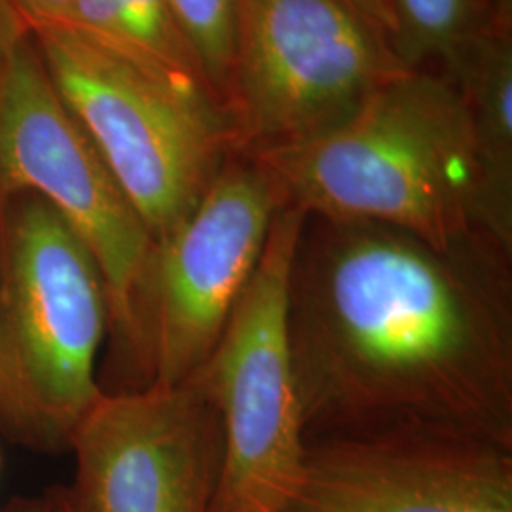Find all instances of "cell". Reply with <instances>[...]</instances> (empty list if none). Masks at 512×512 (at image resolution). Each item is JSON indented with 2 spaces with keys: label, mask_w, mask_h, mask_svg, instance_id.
<instances>
[{
  "label": "cell",
  "mask_w": 512,
  "mask_h": 512,
  "mask_svg": "<svg viewBox=\"0 0 512 512\" xmlns=\"http://www.w3.org/2000/svg\"><path fill=\"white\" fill-rule=\"evenodd\" d=\"M306 440L440 431L512 446V249L306 215L289 270Z\"/></svg>",
  "instance_id": "obj_1"
},
{
  "label": "cell",
  "mask_w": 512,
  "mask_h": 512,
  "mask_svg": "<svg viewBox=\"0 0 512 512\" xmlns=\"http://www.w3.org/2000/svg\"><path fill=\"white\" fill-rule=\"evenodd\" d=\"M249 156L304 215L378 222L439 249L478 238L512 249L495 236L473 126L442 69H404L340 126Z\"/></svg>",
  "instance_id": "obj_2"
},
{
  "label": "cell",
  "mask_w": 512,
  "mask_h": 512,
  "mask_svg": "<svg viewBox=\"0 0 512 512\" xmlns=\"http://www.w3.org/2000/svg\"><path fill=\"white\" fill-rule=\"evenodd\" d=\"M109 294L84 241L33 196L0 202V423L44 450L69 448L101 395Z\"/></svg>",
  "instance_id": "obj_3"
},
{
  "label": "cell",
  "mask_w": 512,
  "mask_h": 512,
  "mask_svg": "<svg viewBox=\"0 0 512 512\" xmlns=\"http://www.w3.org/2000/svg\"><path fill=\"white\" fill-rule=\"evenodd\" d=\"M63 103L158 243L200 203L234 148L219 103L55 23L27 29Z\"/></svg>",
  "instance_id": "obj_4"
},
{
  "label": "cell",
  "mask_w": 512,
  "mask_h": 512,
  "mask_svg": "<svg viewBox=\"0 0 512 512\" xmlns=\"http://www.w3.org/2000/svg\"><path fill=\"white\" fill-rule=\"evenodd\" d=\"M14 196L42 200L90 249L109 294L110 334L147 385L156 241L25 35L0 63V202Z\"/></svg>",
  "instance_id": "obj_5"
},
{
  "label": "cell",
  "mask_w": 512,
  "mask_h": 512,
  "mask_svg": "<svg viewBox=\"0 0 512 512\" xmlns=\"http://www.w3.org/2000/svg\"><path fill=\"white\" fill-rule=\"evenodd\" d=\"M306 215L281 207L264 253L194 378L215 404L224 454L213 512H281L306 454L289 340V270Z\"/></svg>",
  "instance_id": "obj_6"
},
{
  "label": "cell",
  "mask_w": 512,
  "mask_h": 512,
  "mask_svg": "<svg viewBox=\"0 0 512 512\" xmlns=\"http://www.w3.org/2000/svg\"><path fill=\"white\" fill-rule=\"evenodd\" d=\"M401 71L389 42L340 0H238L224 105L234 148L315 139Z\"/></svg>",
  "instance_id": "obj_7"
},
{
  "label": "cell",
  "mask_w": 512,
  "mask_h": 512,
  "mask_svg": "<svg viewBox=\"0 0 512 512\" xmlns=\"http://www.w3.org/2000/svg\"><path fill=\"white\" fill-rule=\"evenodd\" d=\"M281 207L266 167L232 152L194 211L156 243L147 289L148 384H181L205 363Z\"/></svg>",
  "instance_id": "obj_8"
},
{
  "label": "cell",
  "mask_w": 512,
  "mask_h": 512,
  "mask_svg": "<svg viewBox=\"0 0 512 512\" xmlns=\"http://www.w3.org/2000/svg\"><path fill=\"white\" fill-rule=\"evenodd\" d=\"M80 512H213L224 437L220 416L190 376L101 395L69 440Z\"/></svg>",
  "instance_id": "obj_9"
},
{
  "label": "cell",
  "mask_w": 512,
  "mask_h": 512,
  "mask_svg": "<svg viewBox=\"0 0 512 512\" xmlns=\"http://www.w3.org/2000/svg\"><path fill=\"white\" fill-rule=\"evenodd\" d=\"M281 512H512V446L440 431L308 439Z\"/></svg>",
  "instance_id": "obj_10"
},
{
  "label": "cell",
  "mask_w": 512,
  "mask_h": 512,
  "mask_svg": "<svg viewBox=\"0 0 512 512\" xmlns=\"http://www.w3.org/2000/svg\"><path fill=\"white\" fill-rule=\"evenodd\" d=\"M440 69L473 126L495 236L512 247V29L467 44Z\"/></svg>",
  "instance_id": "obj_11"
},
{
  "label": "cell",
  "mask_w": 512,
  "mask_h": 512,
  "mask_svg": "<svg viewBox=\"0 0 512 512\" xmlns=\"http://www.w3.org/2000/svg\"><path fill=\"white\" fill-rule=\"evenodd\" d=\"M404 69H440L478 38L512 29V0H389Z\"/></svg>",
  "instance_id": "obj_12"
},
{
  "label": "cell",
  "mask_w": 512,
  "mask_h": 512,
  "mask_svg": "<svg viewBox=\"0 0 512 512\" xmlns=\"http://www.w3.org/2000/svg\"><path fill=\"white\" fill-rule=\"evenodd\" d=\"M116 8L137 67L179 88L207 93L215 99L169 0H116Z\"/></svg>",
  "instance_id": "obj_13"
},
{
  "label": "cell",
  "mask_w": 512,
  "mask_h": 512,
  "mask_svg": "<svg viewBox=\"0 0 512 512\" xmlns=\"http://www.w3.org/2000/svg\"><path fill=\"white\" fill-rule=\"evenodd\" d=\"M169 4L198 57L205 82L224 110L236 46L238 0H169Z\"/></svg>",
  "instance_id": "obj_14"
},
{
  "label": "cell",
  "mask_w": 512,
  "mask_h": 512,
  "mask_svg": "<svg viewBox=\"0 0 512 512\" xmlns=\"http://www.w3.org/2000/svg\"><path fill=\"white\" fill-rule=\"evenodd\" d=\"M346 4L351 12H355L361 19L380 33L389 42L393 50V37H395V18L391 12L389 0H340ZM395 54V52H393Z\"/></svg>",
  "instance_id": "obj_15"
},
{
  "label": "cell",
  "mask_w": 512,
  "mask_h": 512,
  "mask_svg": "<svg viewBox=\"0 0 512 512\" xmlns=\"http://www.w3.org/2000/svg\"><path fill=\"white\" fill-rule=\"evenodd\" d=\"M16 12L25 29L42 23H52L71 6L73 0H6Z\"/></svg>",
  "instance_id": "obj_16"
},
{
  "label": "cell",
  "mask_w": 512,
  "mask_h": 512,
  "mask_svg": "<svg viewBox=\"0 0 512 512\" xmlns=\"http://www.w3.org/2000/svg\"><path fill=\"white\" fill-rule=\"evenodd\" d=\"M25 33L27 29L23 21L16 16L6 0H0V63Z\"/></svg>",
  "instance_id": "obj_17"
},
{
  "label": "cell",
  "mask_w": 512,
  "mask_h": 512,
  "mask_svg": "<svg viewBox=\"0 0 512 512\" xmlns=\"http://www.w3.org/2000/svg\"><path fill=\"white\" fill-rule=\"evenodd\" d=\"M0 512H57L55 509L54 494L37 499H18L6 505Z\"/></svg>",
  "instance_id": "obj_18"
},
{
  "label": "cell",
  "mask_w": 512,
  "mask_h": 512,
  "mask_svg": "<svg viewBox=\"0 0 512 512\" xmlns=\"http://www.w3.org/2000/svg\"><path fill=\"white\" fill-rule=\"evenodd\" d=\"M52 494H54L55 509H57V512H80L76 509V505H74L71 495L67 492V488L55 490Z\"/></svg>",
  "instance_id": "obj_19"
}]
</instances>
